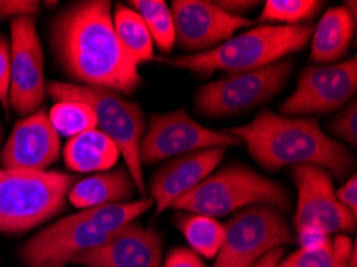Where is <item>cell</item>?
Here are the masks:
<instances>
[{"instance_id":"cell-1","label":"cell","mask_w":357,"mask_h":267,"mask_svg":"<svg viewBox=\"0 0 357 267\" xmlns=\"http://www.w3.org/2000/svg\"><path fill=\"white\" fill-rule=\"evenodd\" d=\"M111 5L107 0H82L61 10L50 26L52 50L77 85L132 95L143 77L119 43Z\"/></svg>"},{"instance_id":"cell-2","label":"cell","mask_w":357,"mask_h":267,"mask_svg":"<svg viewBox=\"0 0 357 267\" xmlns=\"http://www.w3.org/2000/svg\"><path fill=\"white\" fill-rule=\"evenodd\" d=\"M223 132L241 139L253 159L271 171L287 165H316L343 179L356 165L353 154L324 133L312 117L261 111L250 123Z\"/></svg>"},{"instance_id":"cell-3","label":"cell","mask_w":357,"mask_h":267,"mask_svg":"<svg viewBox=\"0 0 357 267\" xmlns=\"http://www.w3.org/2000/svg\"><path fill=\"white\" fill-rule=\"evenodd\" d=\"M311 24L280 26L261 24L245 31L241 36L231 37L213 50L176 56L173 59L159 58L162 63L176 69L192 73H248L278 63L287 54L300 52L312 36Z\"/></svg>"},{"instance_id":"cell-4","label":"cell","mask_w":357,"mask_h":267,"mask_svg":"<svg viewBox=\"0 0 357 267\" xmlns=\"http://www.w3.org/2000/svg\"><path fill=\"white\" fill-rule=\"evenodd\" d=\"M250 205H271L289 211V189L248 167L228 165L181 195L172 208L220 218Z\"/></svg>"},{"instance_id":"cell-5","label":"cell","mask_w":357,"mask_h":267,"mask_svg":"<svg viewBox=\"0 0 357 267\" xmlns=\"http://www.w3.org/2000/svg\"><path fill=\"white\" fill-rule=\"evenodd\" d=\"M47 93L55 101H80L91 109L96 119V128L114 141L126 159V168L139 194L146 195L143 163L139 146L144 136V114L138 102H132L117 91L84 86L68 82H50Z\"/></svg>"},{"instance_id":"cell-6","label":"cell","mask_w":357,"mask_h":267,"mask_svg":"<svg viewBox=\"0 0 357 267\" xmlns=\"http://www.w3.org/2000/svg\"><path fill=\"white\" fill-rule=\"evenodd\" d=\"M73 174L0 170V234H21L40 226L64 208Z\"/></svg>"},{"instance_id":"cell-7","label":"cell","mask_w":357,"mask_h":267,"mask_svg":"<svg viewBox=\"0 0 357 267\" xmlns=\"http://www.w3.org/2000/svg\"><path fill=\"white\" fill-rule=\"evenodd\" d=\"M294 241L282 211L271 205L245 206L225 224L213 267H250L271 250Z\"/></svg>"},{"instance_id":"cell-8","label":"cell","mask_w":357,"mask_h":267,"mask_svg":"<svg viewBox=\"0 0 357 267\" xmlns=\"http://www.w3.org/2000/svg\"><path fill=\"white\" fill-rule=\"evenodd\" d=\"M294 61L280 59L271 66L228 74L199 89L194 106L205 117H226L266 102L284 89Z\"/></svg>"},{"instance_id":"cell-9","label":"cell","mask_w":357,"mask_h":267,"mask_svg":"<svg viewBox=\"0 0 357 267\" xmlns=\"http://www.w3.org/2000/svg\"><path fill=\"white\" fill-rule=\"evenodd\" d=\"M241 144L242 141L234 136L204 127L192 121L185 109H176L151 117L139 146V159L142 163H155L197 151Z\"/></svg>"},{"instance_id":"cell-10","label":"cell","mask_w":357,"mask_h":267,"mask_svg":"<svg viewBox=\"0 0 357 267\" xmlns=\"http://www.w3.org/2000/svg\"><path fill=\"white\" fill-rule=\"evenodd\" d=\"M12 31V77H10L8 105L20 116L28 117L40 111L47 96L43 75L42 43L37 34L36 18L20 16L10 21Z\"/></svg>"},{"instance_id":"cell-11","label":"cell","mask_w":357,"mask_h":267,"mask_svg":"<svg viewBox=\"0 0 357 267\" xmlns=\"http://www.w3.org/2000/svg\"><path fill=\"white\" fill-rule=\"evenodd\" d=\"M357 90V59L306 68L296 90L282 102L280 116L298 117L326 114L348 105Z\"/></svg>"},{"instance_id":"cell-12","label":"cell","mask_w":357,"mask_h":267,"mask_svg":"<svg viewBox=\"0 0 357 267\" xmlns=\"http://www.w3.org/2000/svg\"><path fill=\"white\" fill-rule=\"evenodd\" d=\"M291 178L298 189L294 227L314 226L327 234H346L356 229V216L337 200L332 176L316 165L291 167Z\"/></svg>"},{"instance_id":"cell-13","label":"cell","mask_w":357,"mask_h":267,"mask_svg":"<svg viewBox=\"0 0 357 267\" xmlns=\"http://www.w3.org/2000/svg\"><path fill=\"white\" fill-rule=\"evenodd\" d=\"M111 238L112 236L96 231L74 213L31 237L21 247L20 258L26 267H64L75 256L98 248Z\"/></svg>"},{"instance_id":"cell-14","label":"cell","mask_w":357,"mask_h":267,"mask_svg":"<svg viewBox=\"0 0 357 267\" xmlns=\"http://www.w3.org/2000/svg\"><path fill=\"white\" fill-rule=\"evenodd\" d=\"M170 12L178 45L200 53L213 50L229 40L236 31L253 24L252 20L231 15L205 0H175Z\"/></svg>"},{"instance_id":"cell-15","label":"cell","mask_w":357,"mask_h":267,"mask_svg":"<svg viewBox=\"0 0 357 267\" xmlns=\"http://www.w3.org/2000/svg\"><path fill=\"white\" fill-rule=\"evenodd\" d=\"M59 135L48 121L47 111H37L15 125L3 146L0 162L10 170L45 171L58 160Z\"/></svg>"},{"instance_id":"cell-16","label":"cell","mask_w":357,"mask_h":267,"mask_svg":"<svg viewBox=\"0 0 357 267\" xmlns=\"http://www.w3.org/2000/svg\"><path fill=\"white\" fill-rule=\"evenodd\" d=\"M162 237L158 229L132 222L107 243L73 259L85 267H162Z\"/></svg>"},{"instance_id":"cell-17","label":"cell","mask_w":357,"mask_h":267,"mask_svg":"<svg viewBox=\"0 0 357 267\" xmlns=\"http://www.w3.org/2000/svg\"><path fill=\"white\" fill-rule=\"evenodd\" d=\"M226 149L215 147L191 152L170 160L151 178L149 192L155 204V215L164 213L175 201L194 189L220 165Z\"/></svg>"},{"instance_id":"cell-18","label":"cell","mask_w":357,"mask_h":267,"mask_svg":"<svg viewBox=\"0 0 357 267\" xmlns=\"http://www.w3.org/2000/svg\"><path fill=\"white\" fill-rule=\"evenodd\" d=\"M135 186L127 168H117L75 181L68 199L79 210L95 208L109 204H126L135 195Z\"/></svg>"},{"instance_id":"cell-19","label":"cell","mask_w":357,"mask_h":267,"mask_svg":"<svg viewBox=\"0 0 357 267\" xmlns=\"http://www.w3.org/2000/svg\"><path fill=\"white\" fill-rule=\"evenodd\" d=\"M354 31L356 20L344 5L328 8L312 29L311 61L321 66L338 61L348 52Z\"/></svg>"},{"instance_id":"cell-20","label":"cell","mask_w":357,"mask_h":267,"mask_svg":"<svg viewBox=\"0 0 357 267\" xmlns=\"http://www.w3.org/2000/svg\"><path fill=\"white\" fill-rule=\"evenodd\" d=\"M63 155L66 167L74 173L109 171L122 157L114 141L98 128L69 138Z\"/></svg>"},{"instance_id":"cell-21","label":"cell","mask_w":357,"mask_h":267,"mask_svg":"<svg viewBox=\"0 0 357 267\" xmlns=\"http://www.w3.org/2000/svg\"><path fill=\"white\" fill-rule=\"evenodd\" d=\"M112 26H114L116 36L123 52L137 66L155 59L153 37H151L142 16L133 8H130L128 5L117 3L114 13H112Z\"/></svg>"},{"instance_id":"cell-22","label":"cell","mask_w":357,"mask_h":267,"mask_svg":"<svg viewBox=\"0 0 357 267\" xmlns=\"http://www.w3.org/2000/svg\"><path fill=\"white\" fill-rule=\"evenodd\" d=\"M154 200L144 197L137 201H126V204H109L95 206V208L80 210L75 213L79 220L89 222L96 231L107 236H116L123 227L132 224L146 211L153 208Z\"/></svg>"},{"instance_id":"cell-23","label":"cell","mask_w":357,"mask_h":267,"mask_svg":"<svg viewBox=\"0 0 357 267\" xmlns=\"http://www.w3.org/2000/svg\"><path fill=\"white\" fill-rule=\"evenodd\" d=\"M175 221L194 253L208 259L216 258L225 238V224L216 218L197 213L178 215Z\"/></svg>"},{"instance_id":"cell-24","label":"cell","mask_w":357,"mask_h":267,"mask_svg":"<svg viewBox=\"0 0 357 267\" xmlns=\"http://www.w3.org/2000/svg\"><path fill=\"white\" fill-rule=\"evenodd\" d=\"M354 245L349 236L338 234L321 248H300L280 261L278 267H346Z\"/></svg>"},{"instance_id":"cell-25","label":"cell","mask_w":357,"mask_h":267,"mask_svg":"<svg viewBox=\"0 0 357 267\" xmlns=\"http://www.w3.org/2000/svg\"><path fill=\"white\" fill-rule=\"evenodd\" d=\"M128 7L142 16L159 50L170 53L176 43V34L169 5L164 0H132Z\"/></svg>"},{"instance_id":"cell-26","label":"cell","mask_w":357,"mask_h":267,"mask_svg":"<svg viewBox=\"0 0 357 267\" xmlns=\"http://www.w3.org/2000/svg\"><path fill=\"white\" fill-rule=\"evenodd\" d=\"M47 114L55 132L66 138L96 128L95 114L80 101H56Z\"/></svg>"},{"instance_id":"cell-27","label":"cell","mask_w":357,"mask_h":267,"mask_svg":"<svg viewBox=\"0 0 357 267\" xmlns=\"http://www.w3.org/2000/svg\"><path fill=\"white\" fill-rule=\"evenodd\" d=\"M317 0H268L259 15V23H282L280 26H303L311 23L321 12Z\"/></svg>"},{"instance_id":"cell-28","label":"cell","mask_w":357,"mask_h":267,"mask_svg":"<svg viewBox=\"0 0 357 267\" xmlns=\"http://www.w3.org/2000/svg\"><path fill=\"white\" fill-rule=\"evenodd\" d=\"M330 133L349 146H357V102L353 100L328 125Z\"/></svg>"},{"instance_id":"cell-29","label":"cell","mask_w":357,"mask_h":267,"mask_svg":"<svg viewBox=\"0 0 357 267\" xmlns=\"http://www.w3.org/2000/svg\"><path fill=\"white\" fill-rule=\"evenodd\" d=\"M10 77H12V50L7 39L0 36V105L5 112H8L10 109Z\"/></svg>"},{"instance_id":"cell-30","label":"cell","mask_w":357,"mask_h":267,"mask_svg":"<svg viewBox=\"0 0 357 267\" xmlns=\"http://www.w3.org/2000/svg\"><path fill=\"white\" fill-rule=\"evenodd\" d=\"M40 12V3L36 0H0V20H15L20 16L36 18Z\"/></svg>"},{"instance_id":"cell-31","label":"cell","mask_w":357,"mask_h":267,"mask_svg":"<svg viewBox=\"0 0 357 267\" xmlns=\"http://www.w3.org/2000/svg\"><path fill=\"white\" fill-rule=\"evenodd\" d=\"M330 238H332L330 237V234L314 226H305L301 229H296V241H298L300 248H305V250L321 248L330 242Z\"/></svg>"},{"instance_id":"cell-32","label":"cell","mask_w":357,"mask_h":267,"mask_svg":"<svg viewBox=\"0 0 357 267\" xmlns=\"http://www.w3.org/2000/svg\"><path fill=\"white\" fill-rule=\"evenodd\" d=\"M162 267H207L202 258L194 253L191 248L176 247L167 256L165 263Z\"/></svg>"},{"instance_id":"cell-33","label":"cell","mask_w":357,"mask_h":267,"mask_svg":"<svg viewBox=\"0 0 357 267\" xmlns=\"http://www.w3.org/2000/svg\"><path fill=\"white\" fill-rule=\"evenodd\" d=\"M337 200L342 204L346 210H349L354 216L357 215V176L353 174L348 181L344 183V186L335 192Z\"/></svg>"},{"instance_id":"cell-34","label":"cell","mask_w":357,"mask_h":267,"mask_svg":"<svg viewBox=\"0 0 357 267\" xmlns=\"http://www.w3.org/2000/svg\"><path fill=\"white\" fill-rule=\"evenodd\" d=\"M221 10L228 12L231 15L241 16V12H248V10H253L259 5L257 0H220V2H215Z\"/></svg>"},{"instance_id":"cell-35","label":"cell","mask_w":357,"mask_h":267,"mask_svg":"<svg viewBox=\"0 0 357 267\" xmlns=\"http://www.w3.org/2000/svg\"><path fill=\"white\" fill-rule=\"evenodd\" d=\"M282 259H284V248L279 247L264 254L261 259H258L257 263L252 264L250 267H278Z\"/></svg>"},{"instance_id":"cell-36","label":"cell","mask_w":357,"mask_h":267,"mask_svg":"<svg viewBox=\"0 0 357 267\" xmlns=\"http://www.w3.org/2000/svg\"><path fill=\"white\" fill-rule=\"evenodd\" d=\"M346 267H357V248H356V245H354L353 252H351V254H349V259H348V263H346Z\"/></svg>"},{"instance_id":"cell-37","label":"cell","mask_w":357,"mask_h":267,"mask_svg":"<svg viewBox=\"0 0 357 267\" xmlns=\"http://www.w3.org/2000/svg\"><path fill=\"white\" fill-rule=\"evenodd\" d=\"M0 139H2V127H0Z\"/></svg>"}]
</instances>
